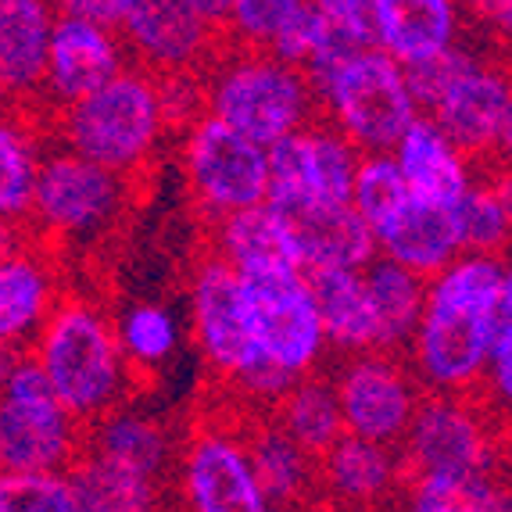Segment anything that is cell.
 <instances>
[{
  "instance_id": "cell-1",
  "label": "cell",
  "mask_w": 512,
  "mask_h": 512,
  "mask_svg": "<svg viewBox=\"0 0 512 512\" xmlns=\"http://www.w3.org/2000/svg\"><path fill=\"white\" fill-rule=\"evenodd\" d=\"M512 316V276L505 258L459 255L427 280L423 316L409 351L416 384L430 394H470L480 387L495 326Z\"/></svg>"
},
{
  "instance_id": "cell-2",
  "label": "cell",
  "mask_w": 512,
  "mask_h": 512,
  "mask_svg": "<svg viewBox=\"0 0 512 512\" xmlns=\"http://www.w3.org/2000/svg\"><path fill=\"white\" fill-rule=\"evenodd\" d=\"M29 359L79 427L126 402L133 373L115 341L111 316L90 298H61L36 333Z\"/></svg>"
},
{
  "instance_id": "cell-3",
  "label": "cell",
  "mask_w": 512,
  "mask_h": 512,
  "mask_svg": "<svg viewBox=\"0 0 512 512\" xmlns=\"http://www.w3.org/2000/svg\"><path fill=\"white\" fill-rule=\"evenodd\" d=\"M205 115L262 151L316 122V94L305 72L255 51H219L205 72Z\"/></svg>"
},
{
  "instance_id": "cell-4",
  "label": "cell",
  "mask_w": 512,
  "mask_h": 512,
  "mask_svg": "<svg viewBox=\"0 0 512 512\" xmlns=\"http://www.w3.org/2000/svg\"><path fill=\"white\" fill-rule=\"evenodd\" d=\"M165 129L154 76L137 65H126L101 90L58 111L61 147L122 180L151 162Z\"/></svg>"
},
{
  "instance_id": "cell-5",
  "label": "cell",
  "mask_w": 512,
  "mask_h": 512,
  "mask_svg": "<svg viewBox=\"0 0 512 512\" xmlns=\"http://www.w3.org/2000/svg\"><path fill=\"white\" fill-rule=\"evenodd\" d=\"M316 104L326 111V126L337 129L359 154H391L419 115L405 90L402 65L380 51H362L341 65L316 94Z\"/></svg>"
},
{
  "instance_id": "cell-6",
  "label": "cell",
  "mask_w": 512,
  "mask_h": 512,
  "mask_svg": "<svg viewBox=\"0 0 512 512\" xmlns=\"http://www.w3.org/2000/svg\"><path fill=\"white\" fill-rule=\"evenodd\" d=\"M86 430L51 394L36 362L22 359L0 391V470L69 473L83 455Z\"/></svg>"
},
{
  "instance_id": "cell-7",
  "label": "cell",
  "mask_w": 512,
  "mask_h": 512,
  "mask_svg": "<svg viewBox=\"0 0 512 512\" xmlns=\"http://www.w3.org/2000/svg\"><path fill=\"white\" fill-rule=\"evenodd\" d=\"M126 201L129 180L97 169L65 147H51L43 151L26 222L51 240L90 244L119 222Z\"/></svg>"
},
{
  "instance_id": "cell-8",
  "label": "cell",
  "mask_w": 512,
  "mask_h": 512,
  "mask_svg": "<svg viewBox=\"0 0 512 512\" xmlns=\"http://www.w3.org/2000/svg\"><path fill=\"white\" fill-rule=\"evenodd\" d=\"M498 455L495 427L470 394H427L419 398L398 459L412 480H473L495 477Z\"/></svg>"
},
{
  "instance_id": "cell-9",
  "label": "cell",
  "mask_w": 512,
  "mask_h": 512,
  "mask_svg": "<svg viewBox=\"0 0 512 512\" xmlns=\"http://www.w3.org/2000/svg\"><path fill=\"white\" fill-rule=\"evenodd\" d=\"M359 158L362 154L333 126H326L323 119L308 122L294 137L265 151L269 162L265 205L276 208L283 219H294L308 208L348 205Z\"/></svg>"
},
{
  "instance_id": "cell-10",
  "label": "cell",
  "mask_w": 512,
  "mask_h": 512,
  "mask_svg": "<svg viewBox=\"0 0 512 512\" xmlns=\"http://www.w3.org/2000/svg\"><path fill=\"white\" fill-rule=\"evenodd\" d=\"M183 176L197 208L215 219L262 205L269 187L265 151L212 115L183 129Z\"/></svg>"
},
{
  "instance_id": "cell-11",
  "label": "cell",
  "mask_w": 512,
  "mask_h": 512,
  "mask_svg": "<svg viewBox=\"0 0 512 512\" xmlns=\"http://www.w3.org/2000/svg\"><path fill=\"white\" fill-rule=\"evenodd\" d=\"M240 291L258 355L291 380L312 373L323 359L326 341L305 273L248 276L240 280Z\"/></svg>"
},
{
  "instance_id": "cell-12",
  "label": "cell",
  "mask_w": 512,
  "mask_h": 512,
  "mask_svg": "<svg viewBox=\"0 0 512 512\" xmlns=\"http://www.w3.org/2000/svg\"><path fill=\"white\" fill-rule=\"evenodd\" d=\"M330 384L337 394L344 434L384 444V448L402 444L423 398L416 376L398 362V355H387V351L351 355Z\"/></svg>"
},
{
  "instance_id": "cell-13",
  "label": "cell",
  "mask_w": 512,
  "mask_h": 512,
  "mask_svg": "<svg viewBox=\"0 0 512 512\" xmlns=\"http://www.w3.org/2000/svg\"><path fill=\"white\" fill-rule=\"evenodd\" d=\"M126 58L151 76L169 72H205L219 58L222 29H215L194 0H129L119 26Z\"/></svg>"
},
{
  "instance_id": "cell-14",
  "label": "cell",
  "mask_w": 512,
  "mask_h": 512,
  "mask_svg": "<svg viewBox=\"0 0 512 512\" xmlns=\"http://www.w3.org/2000/svg\"><path fill=\"white\" fill-rule=\"evenodd\" d=\"M190 326L201 359L226 384H233L244 369L262 359L251 341L240 276L212 255L197 265L190 280Z\"/></svg>"
},
{
  "instance_id": "cell-15",
  "label": "cell",
  "mask_w": 512,
  "mask_h": 512,
  "mask_svg": "<svg viewBox=\"0 0 512 512\" xmlns=\"http://www.w3.org/2000/svg\"><path fill=\"white\" fill-rule=\"evenodd\" d=\"M180 484L187 512H269L240 430L205 423L183 448Z\"/></svg>"
},
{
  "instance_id": "cell-16",
  "label": "cell",
  "mask_w": 512,
  "mask_h": 512,
  "mask_svg": "<svg viewBox=\"0 0 512 512\" xmlns=\"http://www.w3.org/2000/svg\"><path fill=\"white\" fill-rule=\"evenodd\" d=\"M430 119L437 122L452 147L473 165L505 154L512 137V86L491 61H477L459 83L434 104Z\"/></svg>"
},
{
  "instance_id": "cell-17",
  "label": "cell",
  "mask_w": 512,
  "mask_h": 512,
  "mask_svg": "<svg viewBox=\"0 0 512 512\" xmlns=\"http://www.w3.org/2000/svg\"><path fill=\"white\" fill-rule=\"evenodd\" d=\"M129 65L119 33L94 26L79 15L54 8V29L47 43V72H43L40 104H54L58 111L101 90Z\"/></svg>"
},
{
  "instance_id": "cell-18",
  "label": "cell",
  "mask_w": 512,
  "mask_h": 512,
  "mask_svg": "<svg viewBox=\"0 0 512 512\" xmlns=\"http://www.w3.org/2000/svg\"><path fill=\"white\" fill-rule=\"evenodd\" d=\"M376 240V258L398 265L405 273L419 276V280H434L441 269L462 255L459 226H455V212L423 197L405 201L391 219L373 233Z\"/></svg>"
},
{
  "instance_id": "cell-19",
  "label": "cell",
  "mask_w": 512,
  "mask_h": 512,
  "mask_svg": "<svg viewBox=\"0 0 512 512\" xmlns=\"http://www.w3.org/2000/svg\"><path fill=\"white\" fill-rule=\"evenodd\" d=\"M373 51L394 65H419L462 43V11L452 0H369Z\"/></svg>"
},
{
  "instance_id": "cell-20",
  "label": "cell",
  "mask_w": 512,
  "mask_h": 512,
  "mask_svg": "<svg viewBox=\"0 0 512 512\" xmlns=\"http://www.w3.org/2000/svg\"><path fill=\"white\" fill-rule=\"evenodd\" d=\"M226 269L248 276L301 273V251L294 226L276 208L251 205L244 212L215 219V255Z\"/></svg>"
},
{
  "instance_id": "cell-21",
  "label": "cell",
  "mask_w": 512,
  "mask_h": 512,
  "mask_svg": "<svg viewBox=\"0 0 512 512\" xmlns=\"http://www.w3.org/2000/svg\"><path fill=\"white\" fill-rule=\"evenodd\" d=\"M51 29L54 4L0 0V90L8 104L26 108L29 101H40Z\"/></svg>"
},
{
  "instance_id": "cell-22",
  "label": "cell",
  "mask_w": 512,
  "mask_h": 512,
  "mask_svg": "<svg viewBox=\"0 0 512 512\" xmlns=\"http://www.w3.org/2000/svg\"><path fill=\"white\" fill-rule=\"evenodd\" d=\"M402 459L394 448L341 434L333 448L316 462L319 484L326 487L333 505L351 512H369L394 495L402 480Z\"/></svg>"
},
{
  "instance_id": "cell-23",
  "label": "cell",
  "mask_w": 512,
  "mask_h": 512,
  "mask_svg": "<svg viewBox=\"0 0 512 512\" xmlns=\"http://www.w3.org/2000/svg\"><path fill=\"white\" fill-rule=\"evenodd\" d=\"M391 158L412 197H423V201L444 208H455V201L466 194L473 172H477V165L455 151L452 140L444 137L430 115H416L409 122V129L391 147Z\"/></svg>"
},
{
  "instance_id": "cell-24",
  "label": "cell",
  "mask_w": 512,
  "mask_h": 512,
  "mask_svg": "<svg viewBox=\"0 0 512 512\" xmlns=\"http://www.w3.org/2000/svg\"><path fill=\"white\" fill-rule=\"evenodd\" d=\"M61 294L58 269L51 255L29 244L26 251L0 262V344L26 348L54 312Z\"/></svg>"
},
{
  "instance_id": "cell-25",
  "label": "cell",
  "mask_w": 512,
  "mask_h": 512,
  "mask_svg": "<svg viewBox=\"0 0 512 512\" xmlns=\"http://www.w3.org/2000/svg\"><path fill=\"white\" fill-rule=\"evenodd\" d=\"M287 222L298 237L301 273H362L376 258L373 230L351 212V205L308 208Z\"/></svg>"
},
{
  "instance_id": "cell-26",
  "label": "cell",
  "mask_w": 512,
  "mask_h": 512,
  "mask_svg": "<svg viewBox=\"0 0 512 512\" xmlns=\"http://www.w3.org/2000/svg\"><path fill=\"white\" fill-rule=\"evenodd\" d=\"M83 452L158 484V477H162L172 459V444L165 427L151 412L119 405V409H111L97 423H90Z\"/></svg>"
},
{
  "instance_id": "cell-27",
  "label": "cell",
  "mask_w": 512,
  "mask_h": 512,
  "mask_svg": "<svg viewBox=\"0 0 512 512\" xmlns=\"http://www.w3.org/2000/svg\"><path fill=\"white\" fill-rule=\"evenodd\" d=\"M244 452H248L251 473L258 480V491L265 495L269 509H294L312 498L319 484L316 459L305 455L291 437L276 427L273 419L255 423L244 430Z\"/></svg>"
},
{
  "instance_id": "cell-28",
  "label": "cell",
  "mask_w": 512,
  "mask_h": 512,
  "mask_svg": "<svg viewBox=\"0 0 512 512\" xmlns=\"http://www.w3.org/2000/svg\"><path fill=\"white\" fill-rule=\"evenodd\" d=\"M305 280L323 323L326 348L344 351L348 359L376 351V319L362 273H305Z\"/></svg>"
},
{
  "instance_id": "cell-29",
  "label": "cell",
  "mask_w": 512,
  "mask_h": 512,
  "mask_svg": "<svg viewBox=\"0 0 512 512\" xmlns=\"http://www.w3.org/2000/svg\"><path fill=\"white\" fill-rule=\"evenodd\" d=\"M362 51H373L369 0H316V36H312V51L301 65L312 94H319L333 79V72Z\"/></svg>"
},
{
  "instance_id": "cell-30",
  "label": "cell",
  "mask_w": 512,
  "mask_h": 512,
  "mask_svg": "<svg viewBox=\"0 0 512 512\" xmlns=\"http://www.w3.org/2000/svg\"><path fill=\"white\" fill-rule=\"evenodd\" d=\"M362 283H366L369 308L376 319V351L398 355L409 348L412 333L423 316V301H427V280L405 273L398 265L373 258L362 269Z\"/></svg>"
},
{
  "instance_id": "cell-31",
  "label": "cell",
  "mask_w": 512,
  "mask_h": 512,
  "mask_svg": "<svg viewBox=\"0 0 512 512\" xmlns=\"http://www.w3.org/2000/svg\"><path fill=\"white\" fill-rule=\"evenodd\" d=\"M276 427L298 444L301 452L312 459H323L333 448V441L344 434L341 409H337V394L326 376L308 373L294 380L291 391L276 402Z\"/></svg>"
},
{
  "instance_id": "cell-32",
  "label": "cell",
  "mask_w": 512,
  "mask_h": 512,
  "mask_svg": "<svg viewBox=\"0 0 512 512\" xmlns=\"http://www.w3.org/2000/svg\"><path fill=\"white\" fill-rule=\"evenodd\" d=\"M40 162L43 140L36 126L26 111L8 108L0 115V222L26 226Z\"/></svg>"
},
{
  "instance_id": "cell-33",
  "label": "cell",
  "mask_w": 512,
  "mask_h": 512,
  "mask_svg": "<svg viewBox=\"0 0 512 512\" xmlns=\"http://www.w3.org/2000/svg\"><path fill=\"white\" fill-rule=\"evenodd\" d=\"M455 226H459L462 255H491L502 258L512 230V201L505 176L473 172L466 194L455 201Z\"/></svg>"
},
{
  "instance_id": "cell-34",
  "label": "cell",
  "mask_w": 512,
  "mask_h": 512,
  "mask_svg": "<svg viewBox=\"0 0 512 512\" xmlns=\"http://www.w3.org/2000/svg\"><path fill=\"white\" fill-rule=\"evenodd\" d=\"M76 512H154V484L97 455H79L69 470Z\"/></svg>"
},
{
  "instance_id": "cell-35",
  "label": "cell",
  "mask_w": 512,
  "mask_h": 512,
  "mask_svg": "<svg viewBox=\"0 0 512 512\" xmlns=\"http://www.w3.org/2000/svg\"><path fill=\"white\" fill-rule=\"evenodd\" d=\"M111 326H115V341H119L129 373L162 369L180 348V319L162 301H137V305L122 308L119 316L111 319Z\"/></svg>"
},
{
  "instance_id": "cell-36",
  "label": "cell",
  "mask_w": 512,
  "mask_h": 512,
  "mask_svg": "<svg viewBox=\"0 0 512 512\" xmlns=\"http://www.w3.org/2000/svg\"><path fill=\"white\" fill-rule=\"evenodd\" d=\"M405 201H409V187L391 154H362L355 180H351V212L376 233Z\"/></svg>"
},
{
  "instance_id": "cell-37",
  "label": "cell",
  "mask_w": 512,
  "mask_h": 512,
  "mask_svg": "<svg viewBox=\"0 0 512 512\" xmlns=\"http://www.w3.org/2000/svg\"><path fill=\"white\" fill-rule=\"evenodd\" d=\"M505 487L498 477L473 480H437L416 477L405 491L402 512H495L505 502Z\"/></svg>"
},
{
  "instance_id": "cell-38",
  "label": "cell",
  "mask_w": 512,
  "mask_h": 512,
  "mask_svg": "<svg viewBox=\"0 0 512 512\" xmlns=\"http://www.w3.org/2000/svg\"><path fill=\"white\" fill-rule=\"evenodd\" d=\"M477 61H484V58L473 54L466 43H455L452 51H444V54H437V58L419 61V65L402 69L405 90H409V97H412V104H416L419 115H430L434 104L441 101V97L448 94V90H452V86L459 83L473 65H477Z\"/></svg>"
},
{
  "instance_id": "cell-39",
  "label": "cell",
  "mask_w": 512,
  "mask_h": 512,
  "mask_svg": "<svg viewBox=\"0 0 512 512\" xmlns=\"http://www.w3.org/2000/svg\"><path fill=\"white\" fill-rule=\"evenodd\" d=\"M0 512H76L69 473H0Z\"/></svg>"
},
{
  "instance_id": "cell-40",
  "label": "cell",
  "mask_w": 512,
  "mask_h": 512,
  "mask_svg": "<svg viewBox=\"0 0 512 512\" xmlns=\"http://www.w3.org/2000/svg\"><path fill=\"white\" fill-rule=\"evenodd\" d=\"M158 104H162L165 126H190L205 115V76L201 72H169V76H154Z\"/></svg>"
},
{
  "instance_id": "cell-41",
  "label": "cell",
  "mask_w": 512,
  "mask_h": 512,
  "mask_svg": "<svg viewBox=\"0 0 512 512\" xmlns=\"http://www.w3.org/2000/svg\"><path fill=\"white\" fill-rule=\"evenodd\" d=\"M480 384L491 391V398H498V405H505L512 398V316H505L495 326L491 348H487V366Z\"/></svg>"
},
{
  "instance_id": "cell-42",
  "label": "cell",
  "mask_w": 512,
  "mask_h": 512,
  "mask_svg": "<svg viewBox=\"0 0 512 512\" xmlns=\"http://www.w3.org/2000/svg\"><path fill=\"white\" fill-rule=\"evenodd\" d=\"M54 8L86 18V22L111 29V33H119L122 18H126V11H129V0H69V4H54Z\"/></svg>"
},
{
  "instance_id": "cell-43",
  "label": "cell",
  "mask_w": 512,
  "mask_h": 512,
  "mask_svg": "<svg viewBox=\"0 0 512 512\" xmlns=\"http://www.w3.org/2000/svg\"><path fill=\"white\" fill-rule=\"evenodd\" d=\"M29 248V233L26 226H11V222H0V262L11 255H18V251Z\"/></svg>"
},
{
  "instance_id": "cell-44",
  "label": "cell",
  "mask_w": 512,
  "mask_h": 512,
  "mask_svg": "<svg viewBox=\"0 0 512 512\" xmlns=\"http://www.w3.org/2000/svg\"><path fill=\"white\" fill-rule=\"evenodd\" d=\"M26 355H29L26 348H11V344H0V391H4V384H8L11 373L22 366V359H26Z\"/></svg>"
},
{
  "instance_id": "cell-45",
  "label": "cell",
  "mask_w": 512,
  "mask_h": 512,
  "mask_svg": "<svg viewBox=\"0 0 512 512\" xmlns=\"http://www.w3.org/2000/svg\"><path fill=\"white\" fill-rule=\"evenodd\" d=\"M312 512H351V509H341V505H333V502H319Z\"/></svg>"
},
{
  "instance_id": "cell-46",
  "label": "cell",
  "mask_w": 512,
  "mask_h": 512,
  "mask_svg": "<svg viewBox=\"0 0 512 512\" xmlns=\"http://www.w3.org/2000/svg\"><path fill=\"white\" fill-rule=\"evenodd\" d=\"M11 104H8V97H4V90H0V115H4V111H8Z\"/></svg>"
},
{
  "instance_id": "cell-47",
  "label": "cell",
  "mask_w": 512,
  "mask_h": 512,
  "mask_svg": "<svg viewBox=\"0 0 512 512\" xmlns=\"http://www.w3.org/2000/svg\"><path fill=\"white\" fill-rule=\"evenodd\" d=\"M495 512H512V505H509V498H505V502L502 505H498V509Z\"/></svg>"
},
{
  "instance_id": "cell-48",
  "label": "cell",
  "mask_w": 512,
  "mask_h": 512,
  "mask_svg": "<svg viewBox=\"0 0 512 512\" xmlns=\"http://www.w3.org/2000/svg\"><path fill=\"white\" fill-rule=\"evenodd\" d=\"M269 512H294V509H269Z\"/></svg>"
},
{
  "instance_id": "cell-49",
  "label": "cell",
  "mask_w": 512,
  "mask_h": 512,
  "mask_svg": "<svg viewBox=\"0 0 512 512\" xmlns=\"http://www.w3.org/2000/svg\"><path fill=\"white\" fill-rule=\"evenodd\" d=\"M0 473H4V470H0Z\"/></svg>"
}]
</instances>
